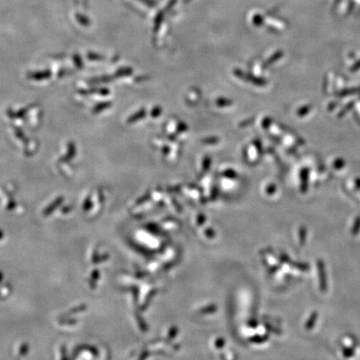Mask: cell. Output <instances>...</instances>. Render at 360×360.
<instances>
[{"instance_id": "cell-1", "label": "cell", "mask_w": 360, "mask_h": 360, "mask_svg": "<svg viewBox=\"0 0 360 360\" xmlns=\"http://www.w3.org/2000/svg\"><path fill=\"white\" fill-rule=\"evenodd\" d=\"M318 267V281H319V289L322 292H326L328 290V277H327L325 265L323 260H318L317 263Z\"/></svg>"}, {"instance_id": "cell-2", "label": "cell", "mask_w": 360, "mask_h": 360, "mask_svg": "<svg viewBox=\"0 0 360 360\" xmlns=\"http://www.w3.org/2000/svg\"><path fill=\"white\" fill-rule=\"evenodd\" d=\"M317 319H318V313L315 311L312 313V315H310V318L306 323V329L309 330L313 329L317 322Z\"/></svg>"}, {"instance_id": "cell-3", "label": "cell", "mask_w": 360, "mask_h": 360, "mask_svg": "<svg viewBox=\"0 0 360 360\" xmlns=\"http://www.w3.org/2000/svg\"><path fill=\"white\" fill-rule=\"evenodd\" d=\"M360 232V216L355 219L351 228V234L353 236H357Z\"/></svg>"}, {"instance_id": "cell-4", "label": "cell", "mask_w": 360, "mask_h": 360, "mask_svg": "<svg viewBox=\"0 0 360 360\" xmlns=\"http://www.w3.org/2000/svg\"><path fill=\"white\" fill-rule=\"evenodd\" d=\"M343 356L345 358H351L353 355H355V350L352 348L349 347H343L342 349Z\"/></svg>"}, {"instance_id": "cell-5", "label": "cell", "mask_w": 360, "mask_h": 360, "mask_svg": "<svg viewBox=\"0 0 360 360\" xmlns=\"http://www.w3.org/2000/svg\"><path fill=\"white\" fill-rule=\"evenodd\" d=\"M304 239H305V229L304 228H303L301 231V241L302 242H304Z\"/></svg>"}]
</instances>
